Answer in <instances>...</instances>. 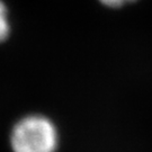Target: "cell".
Segmentation results:
<instances>
[{"label":"cell","instance_id":"obj_1","mask_svg":"<svg viewBox=\"0 0 152 152\" xmlns=\"http://www.w3.org/2000/svg\"><path fill=\"white\" fill-rule=\"evenodd\" d=\"M9 141L12 152H55L59 145V133L50 118L33 114L14 125Z\"/></svg>","mask_w":152,"mask_h":152},{"label":"cell","instance_id":"obj_2","mask_svg":"<svg viewBox=\"0 0 152 152\" xmlns=\"http://www.w3.org/2000/svg\"><path fill=\"white\" fill-rule=\"evenodd\" d=\"M10 25L8 22V10L6 5L0 0V43L8 37Z\"/></svg>","mask_w":152,"mask_h":152},{"label":"cell","instance_id":"obj_3","mask_svg":"<svg viewBox=\"0 0 152 152\" xmlns=\"http://www.w3.org/2000/svg\"><path fill=\"white\" fill-rule=\"evenodd\" d=\"M99 1L107 7L116 8V7H121V6L125 5L127 2H131V1H134V0H99Z\"/></svg>","mask_w":152,"mask_h":152}]
</instances>
